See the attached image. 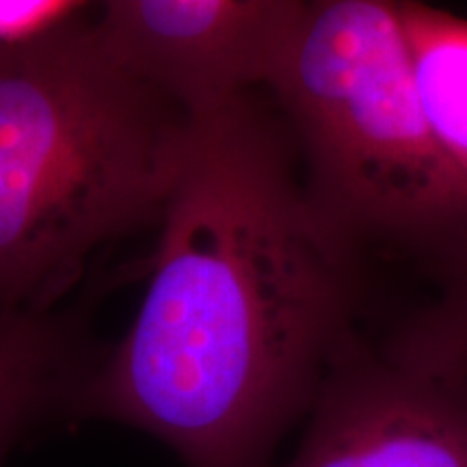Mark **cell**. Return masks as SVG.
I'll use <instances>...</instances> for the list:
<instances>
[{
	"label": "cell",
	"instance_id": "obj_1",
	"mask_svg": "<svg viewBox=\"0 0 467 467\" xmlns=\"http://www.w3.org/2000/svg\"><path fill=\"white\" fill-rule=\"evenodd\" d=\"M130 329L89 372L74 422L159 437L186 467H268L359 336V241L296 169L254 96L192 115Z\"/></svg>",
	"mask_w": 467,
	"mask_h": 467
},
{
	"label": "cell",
	"instance_id": "obj_2",
	"mask_svg": "<svg viewBox=\"0 0 467 467\" xmlns=\"http://www.w3.org/2000/svg\"><path fill=\"white\" fill-rule=\"evenodd\" d=\"M191 126L98 25L0 39V309H52L93 251L161 217Z\"/></svg>",
	"mask_w": 467,
	"mask_h": 467
},
{
	"label": "cell",
	"instance_id": "obj_3",
	"mask_svg": "<svg viewBox=\"0 0 467 467\" xmlns=\"http://www.w3.org/2000/svg\"><path fill=\"white\" fill-rule=\"evenodd\" d=\"M265 87L327 213L364 243L467 255V200L431 137L402 0H303Z\"/></svg>",
	"mask_w": 467,
	"mask_h": 467
},
{
	"label": "cell",
	"instance_id": "obj_4",
	"mask_svg": "<svg viewBox=\"0 0 467 467\" xmlns=\"http://www.w3.org/2000/svg\"><path fill=\"white\" fill-rule=\"evenodd\" d=\"M288 467H467V372H422L355 336Z\"/></svg>",
	"mask_w": 467,
	"mask_h": 467
},
{
	"label": "cell",
	"instance_id": "obj_5",
	"mask_svg": "<svg viewBox=\"0 0 467 467\" xmlns=\"http://www.w3.org/2000/svg\"><path fill=\"white\" fill-rule=\"evenodd\" d=\"M303 0H102L117 57L191 115L265 87Z\"/></svg>",
	"mask_w": 467,
	"mask_h": 467
},
{
	"label": "cell",
	"instance_id": "obj_6",
	"mask_svg": "<svg viewBox=\"0 0 467 467\" xmlns=\"http://www.w3.org/2000/svg\"><path fill=\"white\" fill-rule=\"evenodd\" d=\"M91 370L72 318L55 309H0V467L44 424L72 418Z\"/></svg>",
	"mask_w": 467,
	"mask_h": 467
},
{
	"label": "cell",
	"instance_id": "obj_7",
	"mask_svg": "<svg viewBox=\"0 0 467 467\" xmlns=\"http://www.w3.org/2000/svg\"><path fill=\"white\" fill-rule=\"evenodd\" d=\"M402 17L426 124L467 200V20L420 0Z\"/></svg>",
	"mask_w": 467,
	"mask_h": 467
},
{
	"label": "cell",
	"instance_id": "obj_8",
	"mask_svg": "<svg viewBox=\"0 0 467 467\" xmlns=\"http://www.w3.org/2000/svg\"><path fill=\"white\" fill-rule=\"evenodd\" d=\"M379 347L413 370L467 372V255L443 273L433 299L400 318Z\"/></svg>",
	"mask_w": 467,
	"mask_h": 467
},
{
	"label": "cell",
	"instance_id": "obj_9",
	"mask_svg": "<svg viewBox=\"0 0 467 467\" xmlns=\"http://www.w3.org/2000/svg\"><path fill=\"white\" fill-rule=\"evenodd\" d=\"M83 0H0V39H20L67 20Z\"/></svg>",
	"mask_w": 467,
	"mask_h": 467
}]
</instances>
